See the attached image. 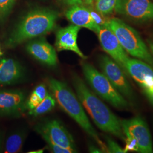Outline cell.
Returning a JSON list of instances; mask_svg holds the SVG:
<instances>
[{
    "mask_svg": "<svg viewBox=\"0 0 153 153\" xmlns=\"http://www.w3.org/2000/svg\"><path fill=\"white\" fill-rule=\"evenodd\" d=\"M73 84L77 97L99 129L125 140L120 120L76 74L73 76Z\"/></svg>",
    "mask_w": 153,
    "mask_h": 153,
    "instance_id": "cell-1",
    "label": "cell"
},
{
    "mask_svg": "<svg viewBox=\"0 0 153 153\" xmlns=\"http://www.w3.org/2000/svg\"><path fill=\"white\" fill-rule=\"evenodd\" d=\"M48 85L61 108L93 138L103 153H107L105 143L100 140L86 114L80 100L71 88L64 82L54 78L49 79Z\"/></svg>",
    "mask_w": 153,
    "mask_h": 153,
    "instance_id": "cell-2",
    "label": "cell"
},
{
    "mask_svg": "<svg viewBox=\"0 0 153 153\" xmlns=\"http://www.w3.org/2000/svg\"><path fill=\"white\" fill-rule=\"evenodd\" d=\"M58 13L47 9L30 11L13 32L8 45L15 47L24 42L43 35L54 29Z\"/></svg>",
    "mask_w": 153,
    "mask_h": 153,
    "instance_id": "cell-3",
    "label": "cell"
},
{
    "mask_svg": "<svg viewBox=\"0 0 153 153\" xmlns=\"http://www.w3.org/2000/svg\"><path fill=\"white\" fill-rule=\"evenodd\" d=\"M127 53L143 61L153 68V55L136 30L118 18L107 21Z\"/></svg>",
    "mask_w": 153,
    "mask_h": 153,
    "instance_id": "cell-4",
    "label": "cell"
},
{
    "mask_svg": "<svg viewBox=\"0 0 153 153\" xmlns=\"http://www.w3.org/2000/svg\"><path fill=\"white\" fill-rule=\"evenodd\" d=\"M82 71L88 83L94 91L117 109H126L129 104L103 73L99 71L91 64L82 62Z\"/></svg>",
    "mask_w": 153,
    "mask_h": 153,
    "instance_id": "cell-5",
    "label": "cell"
},
{
    "mask_svg": "<svg viewBox=\"0 0 153 153\" xmlns=\"http://www.w3.org/2000/svg\"><path fill=\"white\" fill-rule=\"evenodd\" d=\"M99 64L102 73L124 97L129 100L134 99L133 90L120 66L113 59L105 55L100 56Z\"/></svg>",
    "mask_w": 153,
    "mask_h": 153,
    "instance_id": "cell-6",
    "label": "cell"
},
{
    "mask_svg": "<svg viewBox=\"0 0 153 153\" xmlns=\"http://www.w3.org/2000/svg\"><path fill=\"white\" fill-rule=\"evenodd\" d=\"M124 134L134 138L138 143L139 152L153 153V142L146 122L141 116L120 120Z\"/></svg>",
    "mask_w": 153,
    "mask_h": 153,
    "instance_id": "cell-7",
    "label": "cell"
},
{
    "mask_svg": "<svg viewBox=\"0 0 153 153\" xmlns=\"http://www.w3.org/2000/svg\"><path fill=\"white\" fill-rule=\"evenodd\" d=\"M114 10L133 21H153V2L150 0H117Z\"/></svg>",
    "mask_w": 153,
    "mask_h": 153,
    "instance_id": "cell-8",
    "label": "cell"
},
{
    "mask_svg": "<svg viewBox=\"0 0 153 153\" xmlns=\"http://www.w3.org/2000/svg\"><path fill=\"white\" fill-rule=\"evenodd\" d=\"M40 136L48 137L51 141L63 148L76 150L73 137L65 128L57 120L47 121L35 128Z\"/></svg>",
    "mask_w": 153,
    "mask_h": 153,
    "instance_id": "cell-9",
    "label": "cell"
},
{
    "mask_svg": "<svg viewBox=\"0 0 153 153\" xmlns=\"http://www.w3.org/2000/svg\"><path fill=\"white\" fill-rule=\"evenodd\" d=\"M98 34L102 48L124 71V64L129 57L114 33L105 24L100 27Z\"/></svg>",
    "mask_w": 153,
    "mask_h": 153,
    "instance_id": "cell-10",
    "label": "cell"
},
{
    "mask_svg": "<svg viewBox=\"0 0 153 153\" xmlns=\"http://www.w3.org/2000/svg\"><path fill=\"white\" fill-rule=\"evenodd\" d=\"M126 71L145 90L153 88V68L148 63L129 57L124 66Z\"/></svg>",
    "mask_w": 153,
    "mask_h": 153,
    "instance_id": "cell-11",
    "label": "cell"
},
{
    "mask_svg": "<svg viewBox=\"0 0 153 153\" xmlns=\"http://www.w3.org/2000/svg\"><path fill=\"white\" fill-rule=\"evenodd\" d=\"M81 28L73 24L60 29L56 33L55 43L57 50L59 51H71L76 53L81 58L86 59V56L82 53L77 44L78 33Z\"/></svg>",
    "mask_w": 153,
    "mask_h": 153,
    "instance_id": "cell-12",
    "label": "cell"
},
{
    "mask_svg": "<svg viewBox=\"0 0 153 153\" xmlns=\"http://www.w3.org/2000/svg\"><path fill=\"white\" fill-rule=\"evenodd\" d=\"M28 52L36 60L47 65H56L57 57L55 48L44 40L30 42L27 45Z\"/></svg>",
    "mask_w": 153,
    "mask_h": 153,
    "instance_id": "cell-13",
    "label": "cell"
},
{
    "mask_svg": "<svg viewBox=\"0 0 153 153\" xmlns=\"http://www.w3.org/2000/svg\"><path fill=\"white\" fill-rule=\"evenodd\" d=\"M65 16L73 25L80 27L88 28L97 33L100 28L94 21L90 9L81 5L71 6V8L66 12Z\"/></svg>",
    "mask_w": 153,
    "mask_h": 153,
    "instance_id": "cell-14",
    "label": "cell"
},
{
    "mask_svg": "<svg viewBox=\"0 0 153 153\" xmlns=\"http://www.w3.org/2000/svg\"><path fill=\"white\" fill-rule=\"evenodd\" d=\"M26 97L21 91H0V112L13 113L26 107Z\"/></svg>",
    "mask_w": 153,
    "mask_h": 153,
    "instance_id": "cell-15",
    "label": "cell"
},
{
    "mask_svg": "<svg viewBox=\"0 0 153 153\" xmlns=\"http://www.w3.org/2000/svg\"><path fill=\"white\" fill-rule=\"evenodd\" d=\"M23 69L20 64L12 59H3L0 61V85H10L20 80Z\"/></svg>",
    "mask_w": 153,
    "mask_h": 153,
    "instance_id": "cell-16",
    "label": "cell"
},
{
    "mask_svg": "<svg viewBox=\"0 0 153 153\" xmlns=\"http://www.w3.org/2000/svg\"><path fill=\"white\" fill-rule=\"evenodd\" d=\"M48 94L45 86L43 84L39 85L33 90L26 103V107L30 111L34 109L46 97Z\"/></svg>",
    "mask_w": 153,
    "mask_h": 153,
    "instance_id": "cell-17",
    "label": "cell"
},
{
    "mask_svg": "<svg viewBox=\"0 0 153 153\" xmlns=\"http://www.w3.org/2000/svg\"><path fill=\"white\" fill-rule=\"evenodd\" d=\"M56 100L54 97L48 94L46 97L34 108L29 111V115L33 116H38L44 114L53 109L56 105Z\"/></svg>",
    "mask_w": 153,
    "mask_h": 153,
    "instance_id": "cell-18",
    "label": "cell"
},
{
    "mask_svg": "<svg viewBox=\"0 0 153 153\" xmlns=\"http://www.w3.org/2000/svg\"><path fill=\"white\" fill-rule=\"evenodd\" d=\"M23 137L21 134H14L9 137L5 145L6 153H16L19 152L22 148Z\"/></svg>",
    "mask_w": 153,
    "mask_h": 153,
    "instance_id": "cell-19",
    "label": "cell"
},
{
    "mask_svg": "<svg viewBox=\"0 0 153 153\" xmlns=\"http://www.w3.org/2000/svg\"><path fill=\"white\" fill-rule=\"evenodd\" d=\"M117 0H96V10L102 16L111 14L115 9Z\"/></svg>",
    "mask_w": 153,
    "mask_h": 153,
    "instance_id": "cell-20",
    "label": "cell"
},
{
    "mask_svg": "<svg viewBox=\"0 0 153 153\" xmlns=\"http://www.w3.org/2000/svg\"><path fill=\"white\" fill-rule=\"evenodd\" d=\"M42 137L44 140V141L47 142L48 147L51 152L54 153H76V150L68 149V148H63L60 146L59 145L55 143L54 142L51 141L48 137L44 136H42Z\"/></svg>",
    "mask_w": 153,
    "mask_h": 153,
    "instance_id": "cell-21",
    "label": "cell"
},
{
    "mask_svg": "<svg viewBox=\"0 0 153 153\" xmlns=\"http://www.w3.org/2000/svg\"><path fill=\"white\" fill-rule=\"evenodd\" d=\"M104 138L106 142L107 153H125L124 149L121 148L120 146L112 138L108 136H105Z\"/></svg>",
    "mask_w": 153,
    "mask_h": 153,
    "instance_id": "cell-22",
    "label": "cell"
},
{
    "mask_svg": "<svg viewBox=\"0 0 153 153\" xmlns=\"http://www.w3.org/2000/svg\"><path fill=\"white\" fill-rule=\"evenodd\" d=\"M126 147L124 149L125 153L129 151L139 152V146L137 140L131 136H126Z\"/></svg>",
    "mask_w": 153,
    "mask_h": 153,
    "instance_id": "cell-23",
    "label": "cell"
},
{
    "mask_svg": "<svg viewBox=\"0 0 153 153\" xmlns=\"http://www.w3.org/2000/svg\"><path fill=\"white\" fill-rule=\"evenodd\" d=\"M15 0H0V14L4 16L7 14L13 5Z\"/></svg>",
    "mask_w": 153,
    "mask_h": 153,
    "instance_id": "cell-24",
    "label": "cell"
},
{
    "mask_svg": "<svg viewBox=\"0 0 153 153\" xmlns=\"http://www.w3.org/2000/svg\"><path fill=\"white\" fill-rule=\"evenodd\" d=\"M90 12L94 21L95 22L98 26L100 27L105 26L107 21H105L103 18V17L102 16V15H100V13H97L93 10H91L90 9Z\"/></svg>",
    "mask_w": 153,
    "mask_h": 153,
    "instance_id": "cell-25",
    "label": "cell"
},
{
    "mask_svg": "<svg viewBox=\"0 0 153 153\" xmlns=\"http://www.w3.org/2000/svg\"><path fill=\"white\" fill-rule=\"evenodd\" d=\"M88 151L90 153H103L102 150L99 148L95 146L93 144H90L88 145Z\"/></svg>",
    "mask_w": 153,
    "mask_h": 153,
    "instance_id": "cell-26",
    "label": "cell"
},
{
    "mask_svg": "<svg viewBox=\"0 0 153 153\" xmlns=\"http://www.w3.org/2000/svg\"><path fill=\"white\" fill-rule=\"evenodd\" d=\"M66 4L68 5L73 6L76 5H83L82 0H62Z\"/></svg>",
    "mask_w": 153,
    "mask_h": 153,
    "instance_id": "cell-27",
    "label": "cell"
},
{
    "mask_svg": "<svg viewBox=\"0 0 153 153\" xmlns=\"http://www.w3.org/2000/svg\"><path fill=\"white\" fill-rule=\"evenodd\" d=\"M143 91L147 96L149 101L153 104V88L145 89Z\"/></svg>",
    "mask_w": 153,
    "mask_h": 153,
    "instance_id": "cell-28",
    "label": "cell"
},
{
    "mask_svg": "<svg viewBox=\"0 0 153 153\" xmlns=\"http://www.w3.org/2000/svg\"><path fill=\"white\" fill-rule=\"evenodd\" d=\"M83 4H86L90 6H92L94 4V0H82Z\"/></svg>",
    "mask_w": 153,
    "mask_h": 153,
    "instance_id": "cell-29",
    "label": "cell"
},
{
    "mask_svg": "<svg viewBox=\"0 0 153 153\" xmlns=\"http://www.w3.org/2000/svg\"><path fill=\"white\" fill-rule=\"evenodd\" d=\"M149 48H150V51L151 52V53H152L153 55V43L152 42L149 41Z\"/></svg>",
    "mask_w": 153,
    "mask_h": 153,
    "instance_id": "cell-30",
    "label": "cell"
},
{
    "mask_svg": "<svg viewBox=\"0 0 153 153\" xmlns=\"http://www.w3.org/2000/svg\"><path fill=\"white\" fill-rule=\"evenodd\" d=\"M44 152V149H39L38 150H35L33 152H30L28 153H42Z\"/></svg>",
    "mask_w": 153,
    "mask_h": 153,
    "instance_id": "cell-31",
    "label": "cell"
},
{
    "mask_svg": "<svg viewBox=\"0 0 153 153\" xmlns=\"http://www.w3.org/2000/svg\"><path fill=\"white\" fill-rule=\"evenodd\" d=\"M2 55V53L1 51V48H0V56H1Z\"/></svg>",
    "mask_w": 153,
    "mask_h": 153,
    "instance_id": "cell-32",
    "label": "cell"
}]
</instances>
